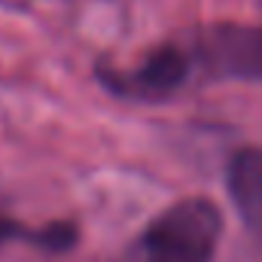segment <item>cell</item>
Wrapping results in <instances>:
<instances>
[{"instance_id":"cell-1","label":"cell","mask_w":262,"mask_h":262,"mask_svg":"<svg viewBox=\"0 0 262 262\" xmlns=\"http://www.w3.org/2000/svg\"><path fill=\"white\" fill-rule=\"evenodd\" d=\"M223 238V210L210 198H183L165 207L143 232L146 262H213Z\"/></svg>"},{"instance_id":"cell-2","label":"cell","mask_w":262,"mask_h":262,"mask_svg":"<svg viewBox=\"0 0 262 262\" xmlns=\"http://www.w3.org/2000/svg\"><path fill=\"white\" fill-rule=\"evenodd\" d=\"M192 52L180 43H162L156 46L137 67L119 70L113 64H98V79L107 92L125 98V101H165L177 95L192 73Z\"/></svg>"},{"instance_id":"cell-3","label":"cell","mask_w":262,"mask_h":262,"mask_svg":"<svg viewBox=\"0 0 262 262\" xmlns=\"http://www.w3.org/2000/svg\"><path fill=\"white\" fill-rule=\"evenodd\" d=\"M192 58L213 76L262 82V25H213L195 37Z\"/></svg>"},{"instance_id":"cell-4","label":"cell","mask_w":262,"mask_h":262,"mask_svg":"<svg viewBox=\"0 0 262 262\" xmlns=\"http://www.w3.org/2000/svg\"><path fill=\"white\" fill-rule=\"evenodd\" d=\"M226 189L241 223L262 244V146H244L229 159Z\"/></svg>"},{"instance_id":"cell-5","label":"cell","mask_w":262,"mask_h":262,"mask_svg":"<svg viewBox=\"0 0 262 262\" xmlns=\"http://www.w3.org/2000/svg\"><path fill=\"white\" fill-rule=\"evenodd\" d=\"M9 241L37 244L46 253H64V250H70L79 241V235H76V229L70 223H49L43 229H31L25 223H15L9 216H0V247L9 244Z\"/></svg>"}]
</instances>
